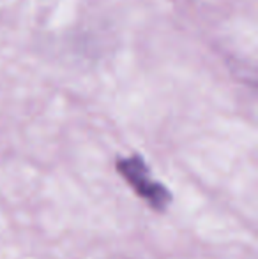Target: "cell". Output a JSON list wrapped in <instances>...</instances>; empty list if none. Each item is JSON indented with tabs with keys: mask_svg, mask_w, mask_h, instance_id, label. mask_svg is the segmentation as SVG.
Returning <instances> with one entry per match:
<instances>
[{
	"mask_svg": "<svg viewBox=\"0 0 258 259\" xmlns=\"http://www.w3.org/2000/svg\"><path fill=\"white\" fill-rule=\"evenodd\" d=\"M115 169L128 182L134 194L143 201H147L152 210L165 211L172 203L170 191L163 184L152 180L147 162L140 155H129L124 157V159H119L115 162Z\"/></svg>",
	"mask_w": 258,
	"mask_h": 259,
	"instance_id": "cell-1",
	"label": "cell"
}]
</instances>
